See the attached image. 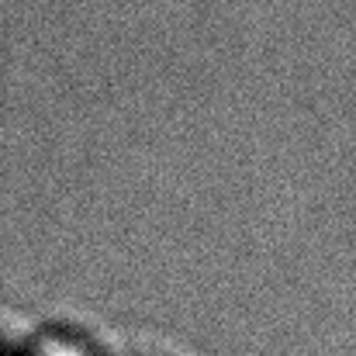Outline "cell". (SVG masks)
<instances>
[{
    "label": "cell",
    "mask_w": 356,
    "mask_h": 356,
    "mask_svg": "<svg viewBox=\"0 0 356 356\" xmlns=\"http://www.w3.org/2000/svg\"><path fill=\"white\" fill-rule=\"evenodd\" d=\"M24 356H101L87 339H80L76 332H45L42 339H35V346Z\"/></svg>",
    "instance_id": "1"
}]
</instances>
